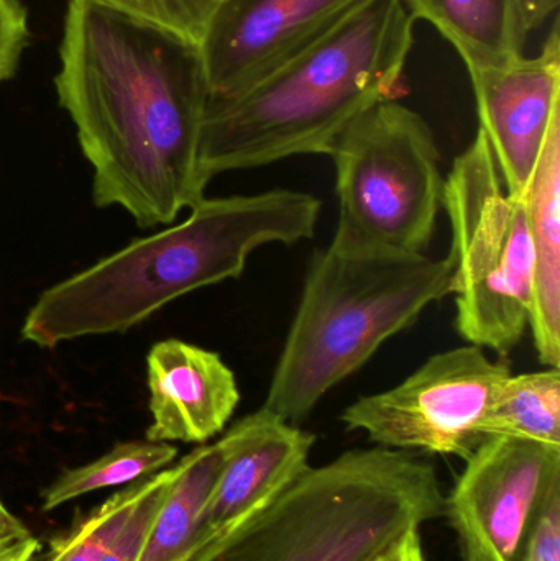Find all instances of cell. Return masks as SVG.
I'll return each mask as SVG.
<instances>
[{"label": "cell", "mask_w": 560, "mask_h": 561, "mask_svg": "<svg viewBox=\"0 0 560 561\" xmlns=\"http://www.w3.org/2000/svg\"><path fill=\"white\" fill-rule=\"evenodd\" d=\"M519 561H560V486L549 493L536 513Z\"/></svg>", "instance_id": "7402d4cb"}, {"label": "cell", "mask_w": 560, "mask_h": 561, "mask_svg": "<svg viewBox=\"0 0 560 561\" xmlns=\"http://www.w3.org/2000/svg\"><path fill=\"white\" fill-rule=\"evenodd\" d=\"M217 442L222 470L204 514L199 552L245 523L311 467L316 437L262 405Z\"/></svg>", "instance_id": "7c38bea8"}, {"label": "cell", "mask_w": 560, "mask_h": 561, "mask_svg": "<svg viewBox=\"0 0 560 561\" xmlns=\"http://www.w3.org/2000/svg\"><path fill=\"white\" fill-rule=\"evenodd\" d=\"M378 561H426L423 546H421L420 533L408 536L397 549L391 550L388 556Z\"/></svg>", "instance_id": "484cf974"}, {"label": "cell", "mask_w": 560, "mask_h": 561, "mask_svg": "<svg viewBox=\"0 0 560 561\" xmlns=\"http://www.w3.org/2000/svg\"><path fill=\"white\" fill-rule=\"evenodd\" d=\"M148 440L206 444L226 428L240 402L232 369L217 353L170 339L148 353Z\"/></svg>", "instance_id": "4fadbf2b"}, {"label": "cell", "mask_w": 560, "mask_h": 561, "mask_svg": "<svg viewBox=\"0 0 560 561\" xmlns=\"http://www.w3.org/2000/svg\"><path fill=\"white\" fill-rule=\"evenodd\" d=\"M443 207L457 332L506 356L528 330L535 259L525 201L506 193L482 131L454 161Z\"/></svg>", "instance_id": "52a82bcc"}, {"label": "cell", "mask_w": 560, "mask_h": 561, "mask_svg": "<svg viewBox=\"0 0 560 561\" xmlns=\"http://www.w3.org/2000/svg\"><path fill=\"white\" fill-rule=\"evenodd\" d=\"M190 210L180 226L135 240L46 289L23 322L22 339L52 348L127 332L178 297L240 278L262 247L315 239L321 201L301 191L272 190L204 197Z\"/></svg>", "instance_id": "3957f363"}, {"label": "cell", "mask_w": 560, "mask_h": 561, "mask_svg": "<svg viewBox=\"0 0 560 561\" xmlns=\"http://www.w3.org/2000/svg\"><path fill=\"white\" fill-rule=\"evenodd\" d=\"M532 236L529 325L539 362L560 365V117L551 125L523 196Z\"/></svg>", "instance_id": "5bb4252c"}, {"label": "cell", "mask_w": 560, "mask_h": 561, "mask_svg": "<svg viewBox=\"0 0 560 561\" xmlns=\"http://www.w3.org/2000/svg\"><path fill=\"white\" fill-rule=\"evenodd\" d=\"M176 455L173 445L148 438L117 444L98 460L56 478L43 494L42 510L48 513L95 491L130 486L170 467Z\"/></svg>", "instance_id": "ac0fdd59"}, {"label": "cell", "mask_w": 560, "mask_h": 561, "mask_svg": "<svg viewBox=\"0 0 560 561\" xmlns=\"http://www.w3.org/2000/svg\"><path fill=\"white\" fill-rule=\"evenodd\" d=\"M173 478L174 467L164 468L163 471L150 478L147 493L138 501L134 513L125 523L124 529L115 537L114 542L99 561H137L145 537L153 523L155 514L161 506V501H163Z\"/></svg>", "instance_id": "44dd1931"}, {"label": "cell", "mask_w": 560, "mask_h": 561, "mask_svg": "<svg viewBox=\"0 0 560 561\" xmlns=\"http://www.w3.org/2000/svg\"><path fill=\"white\" fill-rule=\"evenodd\" d=\"M339 220L332 245L426 253L443 209L446 176L423 115L397 99L358 115L335 141Z\"/></svg>", "instance_id": "8992f818"}, {"label": "cell", "mask_w": 560, "mask_h": 561, "mask_svg": "<svg viewBox=\"0 0 560 561\" xmlns=\"http://www.w3.org/2000/svg\"><path fill=\"white\" fill-rule=\"evenodd\" d=\"M26 10L19 0H0V82L12 78L28 45Z\"/></svg>", "instance_id": "603a6c76"}, {"label": "cell", "mask_w": 560, "mask_h": 561, "mask_svg": "<svg viewBox=\"0 0 560 561\" xmlns=\"http://www.w3.org/2000/svg\"><path fill=\"white\" fill-rule=\"evenodd\" d=\"M482 437H508L560 447L559 368L510 375L480 425Z\"/></svg>", "instance_id": "e0dca14e"}, {"label": "cell", "mask_w": 560, "mask_h": 561, "mask_svg": "<svg viewBox=\"0 0 560 561\" xmlns=\"http://www.w3.org/2000/svg\"><path fill=\"white\" fill-rule=\"evenodd\" d=\"M55 84L98 207L140 227L168 226L203 201L199 167L209 101L199 48L104 0H69Z\"/></svg>", "instance_id": "6da1fadb"}, {"label": "cell", "mask_w": 560, "mask_h": 561, "mask_svg": "<svg viewBox=\"0 0 560 561\" xmlns=\"http://www.w3.org/2000/svg\"><path fill=\"white\" fill-rule=\"evenodd\" d=\"M414 43L404 0H365L305 51L232 98H209L199 167L207 181L301 154L331 153L342 131L400 95Z\"/></svg>", "instance_id": "7a4b0ae2"}, {"label": "cell", "mask_w": 560, "mask_h": 561, "mask_svg": "<svg viewBox=\"0 0 560 561\" xmlns=\"http://www.w3.org/2000/svg\"><path fill=\"white\" fill-rule=\"evenodd\" d=\"M222 470L219 442L194 448L174 465V478L145 537L137 561H191L201 546L204 514Z\"/></svg>", "instance_id": "2e32d148"}, {"label": "cell", "mask_w": 560, "mask_h": 561, "mask_svg": "<svg viewBox=\"0 0 560 561\" xmlns=\"http://www.w3.org/2000/svg\"><path fill=\"white\" fill-rule=\"evenodd\" d=\"M479 130L510 196L523 199L551 125L560 117V33L541 53L506 68L470 72Z\"/></svg>", "instance_id": "8fae6325"}, {"label": "cell", "mask_w": 560, "mask_h": 561, "mask_svg": "<svg viewBox=\"0 0 560 561\" xmlns=\"http://www.w3.org/2000/svg\"><path fill=\"white\" fill-rule=\"evenodd\" d=\"M32 534L0 500V552L30 539Z\"/></svg>", "instance_id": "cb8c5ba5"}, {"label": "cell", "mask_w": 560, "mask_h": 561, "mask_svg": "<svg viewBox=\"0 0 560 561\" xmlns=\"http://www.w3.org/2000/svg\"><path fill=\"white\" fill-rule=\"evenodd\" d=\"M151 478V477H150ZM150 478L124 488L111 500L95 507L81 523L76 524L66 536L53 540L55 561H99L115 537L124 529L135 506L147 493Z\"/></svg>", "instance_id": "d6986e66"}, {"label": "cell", "mask_w": 560, "mask_h": 561, "mask_svg": "<svg viewBox=\"0 0 560 561\" xmlns=\"http://www.w3.org/2000/svg\"><path fill=\"white\" fill-rule=\"evenodd\" d=\"M436 468L411 451H345L191 561H378L444 516Z\"/></svg>", "instance_id": "277c9868"}, {"label": "cell", "mask_w": 560, "mask_h": 561, "mask_svg": "<svg viewBox=\"0 0 560 561\" xmlns=\"http://www.w3.org/2000/svg\"><path fill=\"white\" fill-rule=\"evenodd\" d=\"M411 19L430 22L467 71L506 68L525 58L528 30L518 0H407Z\"/></svg>", "instance_id": "9a60e30c"}, {"label": "cell", "mask_w": 560, "mask_h": 561, "mask_svg": "<svg viewBox=\"0 0 560 561\" xmlns=\"http://www.w3.org/2000/svg\"><path fill=\"white\" fill-rule=\"evenodd\" d=\"M560 486V447L490 437L466 460L444 503L464 561H519L541 504Z\"/></svg>", "instance_id": "9c48e42d"}, {"label": "cell", "mask_w": 560, "mask_h": 561, "mask_svg": "<svg viewBox=\"0 0 560 561\" xmlns=\"http://www.w3.org/2000/svg\"><path fill=\"white\" fill-rule=\"evenodd\" d=\"M365 0H226L199 45L209 98L249 89L331 32Z\"/></svg>", "instance_id": "30bf717a"}, {"label": "cell", "mask_w": 560, "mask_h": 561, "mask_svg": "<svg viewBox=\"0 0 560 561\" xmlns=\"http://www.w3.org/2000/svg\"><path fill=\"white\" fill-rule=\"evenodd\" d=\"M528 33L541 28L546 20L559 9L560 0H518Z\"/></svg>", "instance_id": "d4e9b609"}, {"label": "cell", "mask_w": 560, "mask_h": 561, "mask_svg": "<svg viewBox=\"0 0 560 561\" xmlns=\"http://www.w3.org/2000/svg\"><path fill=\"white\" fill-rule=\"evenodd\" d=\"M39 552V542L33 537L0 552V561H35Z\"/></svg>", "instance_id": "4316f807"}, {"label": "cell", "mask_w": 560, "mask_h": 561, "mask_svg": "<svg viewBox=\"0 0 560 561\" xmlns=\"http://www.w3.org/2000/svg\"><path fill=\"white\" fill-rule=\"evenodd\" d=\"M199 48L207 26L226 0H104Z\"/></svg>", "instance_id": "ffe728a7"}, {"label": "cell", "mask_w": 560, "mask_h": 561, "mask_svg": "<svg viewBox=\"0 0 560 561\" xmlns=\"http://www.w3.org/2000/svg\"><path fill=\"white\" fill-rule=\"evenodd\" d=\"M453 262L426 253L345 250L329 243L309 262L263 408L298 425L387 340L453 294Z\"/></svg>", "instance_id": "5b68a950"}, {"label": "cell", "mask_w": 560, "mask_h": 561, "mask_svg": "<svg viewBox=\"0 0 560 561\" xmlns=\"http://www.w3.org/2000/svg\"><path fill=\"white\" fill-rule=\"evenodd\" d=\"M512 369L479 346L431 356L400 385L362 396L342 412L347 431L377 447L447 455L466 461L485 438L480 425Z\"/></svg>", "instance_id": "ba28073f"}]
</instances>
